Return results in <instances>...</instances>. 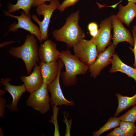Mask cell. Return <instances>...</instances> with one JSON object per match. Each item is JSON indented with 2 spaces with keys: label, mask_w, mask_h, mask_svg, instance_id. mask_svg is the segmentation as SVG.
I'll use <instances>...</instances> for the list:
<instances>
[{
  "label": "cell",
  "mask_w": 136,
  "mask_h": 136,
  "mask_svg": "<svg viewBox=\"0 0 136 136\" xmlns=\"http://www.w3.org/2000/svg\"><path fill=\"white\" fill-rule=\"evenodd\" d=\"M80 11L71 13L66 19L64 25L52 32L56 41L66 43L68 47L73 46L85 37V34L78 24Z\"/></svg>",
  "instance_id": "1"
},
{
  "label": "cell",
  "mask_w": 136,
  "mask_h": 136,
  "mask_svg": "<svg viewBox=\"0 0 136 136\" xmlns=\"http://www.w3.org/2000/svg\"><path fill=\"white\" fill-rule=\"evenodd\" d=\"M118 101V106L115 117L117 116L122 111L136 104V94L132 96L129 97L122 96L119 93L116 94Z\"/></svg>",
  "instance_id": "18"
},
{
  "label": "cell",
  "mask_w": 136,
  "mask_h": 136,
  "mask_svg": "<svg viewBox=\"0 0 136 136\" xmlns=\"http://www.w3.org/2000/svg\"><path fill=\"white\" fill-rule=\"evenodd\" d=\"M120 120L116 117H111L107 122L98 130L93 132V136H100L105 132L119 126Z\"/></svg>",
  "instance_id": "20"
},
{
  "label": "cell",
  "mask_w": 136,
  "mask_h": 136,
  "mask_svg": "<svg viewBox=\"0 0 136 136\" xmlns=\"http://www.w3.org/2000/svg\"><path fill=\"white\" fill-rule=\"evenodd\" d=\"M72 120L67 121L66 118H65V120H64L65 122L67 125L66 128V132L65 134V136H70V131L71 129V126L72 123Z\"/></svg>",
  "instance_id": "29"
},
{
  "label": "cell",
  "mask_w": 136,
  "mask_h": 136,
  "mask_svg": "<svg viewBox=\"0 0 136 136\" xmlns=\"http://www.w3.org/2000/svg\"><path fill=\"white\" fill-rule=\"evenodd\" d=\"M47 89V85H42L30 93L26 101L27 106L36 110L42 114L46 113L50 109V98Z\"/></svg>",
  "instance_id": "6"
},
{
  "label": "cell",
  "mask_w": 136,
  "mask_h": 136,
  "mask_svg": "<svg viewBox=\"0 0 136 136\" xmlns=\"http://www.w3.org/2000/svg\"><path fill=\"white\" fill-rule=\"evenodd\" d=\"M133 30L136 33V25L134 26L133 27Z\"/></svg>",
  "instance_id": "34"
},
{
  "label": "cell",
  "mask_w": 136,
  "mask_h": 136,
  "mask_svg": "<svg viewBox=\"0 0 136 136\" xmlns=\"http://www.w3.org/2000/svg\"><path fill=\"white\" fill-rule=\"evenodd\" d=\"M38 54L40 61L49 63L57 61L60 58V52L57 50L55 43L47 39L40 44L38 48Z\"/></svg>",
  "instance_id": "13"
},
{
  "label": "cell",
  "mask_w": 136,
  "mask_h": 136,
  "mask_svg": "<svg viewBox=\"0 0 136 136\" xmlns=\"http://www.w3.org/2000/svg\"><path fill=\"white\" fill-rule=\"evenodd\" d=\"M107 136H126V135L119 127L115 128L113 131L107 134Z\"/></svg>",
  "instance_id": "25"
},
{
  "label": "cell",
  "mask_w": 136,
  "mask_h": 136,
  "mask_svg": "<svg viewBox=\"0 0 136 136\" xmlns=\"http://www.w3.org/2000/svg\"><path fill=\"white\" fill-rule=\"evenodd\" d=\"M4 12L6 15L15 18L18 20L17 23L14 22L10 25L9 32H15L19 29H22L35 35L40 42H42L43 40L40 28L32 21L30 14L27 15L23 11H22L19 16L12 15L6 11Z\"/></svg>",
  "instance_id": "8"
},
{
  "label": "cell",
  "mask_w": 136,
  "mask_h": 136,
  "mask_svg": "<svg viewBox=\"0 0 136 136\" xmlns=\"http://www.w3.org/2000/svg\"><path fill=\"white\" fill-rule=\"evenodd\" d=\"M112 21L113 34L112 39V44L116 47L120 42H126L133 46L134 45V40L128 30L123 26L122 23L116 17L115 15H112Z\"/></svg>",
  "instance_id": "11"
},
{
  "label": "cell",
  "mask_w": 136,
  "mask_h": 136,
  "mask_svg": "<svg viewBox=\"0 0 136 136\" xmlns=\"http://www.w3.org/2000/svg\"><path fill=\"white\" fill-rule=\"evenodd\" d=\"M133 123L121 121L119 127L126 136H133L136 133V125Z\"/></svg>",
  "instance_id": "21"
},
{
  "label": "cell",
  "mask_w": 136,
  "mask_h": 136,
  "mask_svg": "<svg viewBox=\"0 0 136 136\" xmlns=\"http://www.w3.org/2000/svg\"><path fill=\"white\" fill-rule=\"evenodd\" d=\"M79 0H64L60 4L57 9L60 12L64 11L68 7L73 6L75 5Z\"/></svg>",
  "instance_id": "24"
},
{
  "label": "cell",
  "mask_w": 136,
  "mask_h": 136,
  "mask_svg": "<svg viewBox=\"0 0 136 136\" xmlns=\"http://www.w3.org/2000/svg\"><path fill=\"white\" fill-rule=\"evenodd\" d=\"M51 0H35L34 3L32 6V7H37V6L41 4L45 3L46 1L50 2Z\"/></svg>",
  "instance_id": "30"
},
{
  "label": "cell",
  "mask_w": 136,
  "mask_h": 136,
  "mask_svg": "<svg viewBox=\"0 0 136 136\" xmlns=\"http://www.w3.org/2000/svg\"><path fill=\"white\" fill-rule=\"evenodd\" d=\"M73 47L74 55L89 67L94 62L99 54L96 46L90 40L82 39Z\"/></svg>",
  "instance_id": "4"
},
{
  "label": "cell",
  "mask_w": 136,
  "mask_h": 136,
  "mask_svg": "<svg viewBox=\"0 0 136 136\" xmlns=\"http://www.w3.org/2000/svg\"><path fill=\"white\" fill-rule=\"evenodd\" d=\"M98 35L90 40L96 46L98 53L103 51L111 43L113 28L112 16L100 22Z\"/></svg>",
  "instance_id": "9"
},
{
  "label": "cell",
  "mask_w": 136,
  "mask_h": 136,
  "mask_svg": "<svg viewBox=\"0 0 136 136\" xmlns=\"http://www.w3.org/2000/svg\"></svg>",
  "instance_id": "36"
},
{
  "label": "cell",
  "mask_w": 136,
  "mask_h": 136,
  "mask_svg": "<svg viewBox=\"0 0 136 136\" xmlns=\"http://www.w3.org/2000/svg\"><path fill=\"white\" fill-rule=\"evenodd\" d=\"M59 64V71L55 79L51 83L47 85V89L50 94V104L52 106L64 105L66 106H73L74 101H69L65 97L60 83V78L61 70L64 66L61 60L59 59L58 61Z\"/></svg>",
  "instance_id": "7"
},
{
  "label": "cell",
  "mask_w": 136,
  "mask_h": 136,
  "mask_svg": "<svg viewBox=\"0 0 136 136\" xmlns=\"http://www.w3.org/2000/svg\"><path fill=\"white\" fill-rule=\"evenodd\" d=\"M132 32L134 40V47L133 49L130 47L129 48L133 52L134 55L135 60L133 65L134 68H136V33L133 30H132Z\"/></svg>",
  "instance_id": "27"
},
{
  "label": "cell",
  "mask_w": 136,
  "mask_h": 136,
  "mask_svg": "<svg viewBox=\"0 0 136 136\" xmlns=\"http://www.w3.org/2000/svg\"><path fill=\"white\" fill-rule=\"evenodd\" d=\"M110 73L119 71L127 75L128 76L133 78L136 82V68L132 67L124 63L118 55L114 54L113 55Z\"/></svg>",
  "instance_id": "17"
},
{
  "label": "cell",
  "mask_w": 136,
  "mask_h": 136,
  "mask_svg": "<svg viewBox=\"0 0 136 136\" xmlns=\"http://www.w3.org/2000/svg\"><path fill=\"white\" fill-rule=\"evenodd\" d=\"M6 102L5 99L0 96V117L2 119L5 117V109L6 107Z\"/></svg>",
  "instance_id": "26"
},
{
  "label": "cell",
  "mask_w": 136,
  "mask_h": 136,
  "mask_svg": "<svg viewBox=\"0 0 136 136\" xmlns=\"http://www.w3.org/2000/svg\"><path fill=\"white\" fill-rule=\"evenodd\" d=\"M52 106L53 115L51 117V119L49 121V122L53 123L55 127L54 136H60L59 131V126L57 120V117L59 108L57 107V106L55 105Z\"/></svg>",
  "instance_id": "23"
},
{
  "label": "cell",
  "mask_w": 136,
  "mask_h": 136,
  "mask_svg": "<svg viewBox=\"0 0 136 136\" xmlns=\"http://www.w3.org/2000/svg\"><path fill=\"white\" fill-rule=\"evenodd\" d=\"M8 52L13 57L20 58L23 61L29 75L39 62L37 40L35 35L31 34L27 35L23 44L19 46L11 47Z\"/></svg>",
  "instance_id": "2"
},
{
  "label": "cell",
  "mask_w": 136,
  "mask_h": 136,
  "mask_svg": "<svg viewBox=\"0 0 136 136\" xmlns=\"http://www.w3.org/2000/svg\"><path fill=\"white\" fill-rule=\"evenodd\" d=\"M60 3L58 0H51L48 5L45 3L37 7L36 12L39 16L43 15L44 18L40 21L35 15L31 16L32 19L38 25L43 40L45 41L48 36V30L51 18L54 11L59 6Z\"/></svg>",
  "instance_id": "5"
},
{
  "label": "cell",
  "mask_w": 136,
  "mask_h": 136,
  "mask_svg": "<svg viewBox=\"0 0 136 136\" xmlns=\"http://www.w3.org/2000/svg\"><path fill=\"white\" fill-rule=\"evenodd\" d=\"M38 64L40 67L43 83L47 85L51 83L58 75L59 69L58 62L45 63L40 61Z\"/></svg>",
  "instance_id": "15"
},
{
  "label": "cell",
  "mask_w": 136,
  "mask_h": 136,
  "mask_svg": "<svg viewBox=\"0 0 136 136\" xmlns=\"http://www.w3.org/2000/svg\"><path fill=\"white\" fill-rule=\"evenodd\" d=\"M119 118L121 121L135 123L136 121V105Z\"/></svg>",
  "instance_id": "22"
},
{
  "label": "cell",
  "mask_w": 136,
  "mask_h": 136,
  "mask_svg": "<svg viewBox=\"0 0 136 136\" xmlns=\"http://www.w3.org/2000/svg\"><path fill=\"white\" fill-rule=\"evenodd\" d=\"M128 2L131 1L134 3H136V0H128Z\"/></svg>",
  "instance_id": "35"
},
{
  "label": "cell",
  "mask_w": 136,
  "mask_h": 136,
  "mask_svg": "<svg viewBox=\"0 0 136 136\" xmlns=\"http://www.w3.org/2000/svg\"><path fill=\"white\" fill-rule=\"evenodd\" d=\"M35 0H17L15 4H9L8 6L7 12L9 13L22 9L25 13L29 15L30 10Z\"/></svg>",
  "instance_id": "19"
},
{
  "label": "cell",
  "mask_w": 136,
  "mask_h": 136,
  "mask_svg": "<svg viewBox=\"0 0 136 136\" xmlns=\"http://www.w3.org/2000/svg\"><path fill=\"white\" fill-rule=\"evenodd\" d=\"M6 90H5L1 89L0 90V96H2L4 95L6 93Z\"/></svg>",
  "instance_id": "32"
},
{
  "label": "cell",
  "mask_w": 136,
  "mask_h": 136,
  "mask_svg": "<svg viewBox=\"0 0 136 136\" xmlns=\"http://www.w3.org/2000/svg\"><path fill=\"white\" fill-rule=\"evenodd\" d=\"M20 79L24 83L26 91L30 93L39 88L43 83L40 66L37 65L29 76H21Z\"/></svg>",
  "instance_id": "14"
},
{
  "label": "cell",
  "mask_w": 136,
  "mask_h": 136,
  "mask_svg": "<svg viewBox=\"0 0 136 136\" xmlns=\"http://www.w3.org/2000/svg\"><path fill=\"white\" fill-rule=\"evenodd\" d=\"M11 80L10 78H2L0 81L2 84L5 86L4 89L11 95L12 101L11 104L6 105V107L11 112L18 111L17 104L22 94L26 91L25 85H14L10 84Z\"/></svg>",
  "instance_id": "12"
},
{
  "label": "cell",
  "mask_w": 136,
  "mask_h": 136,
  "mask_svg": "<svg viewBox=\"0 0 136 136\" xmlns=\"http://www.w3.org/2000/svg\"><path fill=\"white\" fill-rule=\"evenodd\" d=\"M115 48L112 44L105 50L99 53L94 62L89 67L91 76L96 78L104 67L111 63Z\"/></svg>",
  "instance_id": "10"
},
{
  "label": "cell",
  "mask_w": 136,
  "mask_h": 136,
  "mask_svg": "<svg viewBox=\"0 0 136 136\" xmlns=\"http://www.w3.org/2000/svg\"><path fill=\"white\" fill-rule=\"evenodd\" d=\"M59 59L63 62L65 68L61 74L62 83L65 86L70 87L75 85L78 80L76 76L84 75L89 69L88 67L72 55L68 49L60 52Z\"/></svg>",
  "instance_id": "3"
},
{
  "label": "cell",
  "mask_w": 136,
  "mask_h": 136,
  "mask_svg": "<svg viewBox=\"0 0 136 136\" xmlns=\"http://www.w3.org/2000/svg\"><path fill=\"white\" fill-rule=\"evenodd\" d=\"M115 16L121 23L129 26L130 23L136 17V3L129 1L125 6L120 4L119 11Z\"/></svg>",
  "instance_id": "16"
},
{
  "label": "cell",
  "mask_w": 136,
  "mask_h": 136,
  "mask_svg": "<svg viewBox=\"0 0 136 136\" xmlns=\"http://www.w3.org/2000/svg\"><path fill=\"white\" fill-rule=\"evenodd\" d=\"M88 28L89 32L98 30V26L97 24L95 22H91L88 25Z\"/></svg>",
  "instance_id": "28"
},
{
  "label": "cell",
  "mask_w": 136,
  "mask_h": 136,
  "mask_svg": "<svg viewBox=\"0 0 136 136\" xmlns=\"http://www.w3.org/2000/svg\"><path fill=\"white\" fill-rule=\"evenodd\" d=\"M17 42V41H10L7 42H5L0 44V48H2L7 45L12 44L16 42Z\"/></svg>",
  "instance_id": "31"
},
{
  "label": "cell",
  "mask_w": 136,
  "mask_h": 136,
  "mask_svg": "<svg viewBox=\"0 0 136 136\" xmlns=\"http://www.w3.org/2000/svg\"><path fill=\"white\" fill-rule=\"evenodd\" d=\"M0 136H4L3 131L1 129V127L0 128Z\"/></svg>",
  "instance_id": "33"
}]
</instances>
